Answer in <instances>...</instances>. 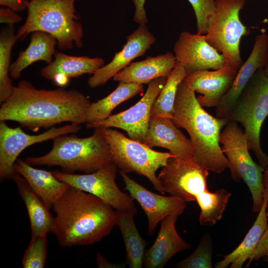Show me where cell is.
Masks as SVG:
<instances>
[{"instance_id": "cell-1", "label": "cell", "mask_w": 268, "mask_h": 268, "mask_svg": "<svg viewBox=\"0 0 268 268\" xmlns=\"http://www.w3.org/2000/svg\"><path fill=\"white\" fill-rule=\"evenodd\" d=\"M89 99L75 89H37L26 80L14 86L1 103L0 121H11L33 131L63 122L86 123Z\"/></svg>"}, {"instance_id": "cell-2", "label": "cell", "mask_w": 268, "mask_h": 268, "mask_svg": "<svg viewBox=\"0 0 268 268\" xmlns=\"http://www.w3.org/2000/svg\"><path fill=\"white\" fill-rule=\"evenodd\" d=\"M51 230L64 247L97 243L116 225V211L97 197L70 187L53 204Z\"/></svg>"}, {"instance_id": "cell-3", "label": "cell", "mask_w": 268, "mask_h": 268, "mask_svg": "<svg viewBox=\"0 0 268 268\" xmlns=\"http://www.w3.org/2000/svg\"><path fill=\"white\" fill-rule=\"evenodd\" d=\"M195 92L183 82L179 85L172 120L177 127L188 133L194 148V161L208 171L219 174L228 167L219 137L229 120L207 113L199 103Z\"/></svg>"}, {"instance_id": "cell-4", "label": "cell", "mask_w": 268, "mask_h": 268, "mask_svg": "<svg viewBox=\"0 0 268 268\" xmlns=\"http://www.w3.org/2000/svg\"><path fill=\"white\" fill-rule=\"evenodd\" d=\"M79 0H32L27 5L24 23L16 33L17 39H24L36 31L55 37L62 50L83 46V28L75 8Z\"/></svg>"}, {"instance_id": "cell-5", "label": "cell", "mask_w": 268, "mask_h": 268, "mask_svg": "<svg viewBox=\"0 0 268 268\" xmlns=\"http://www.w3.org/2000/svg\"><path fill=\"white\" fill-rule=\"evenodd\" d=\"M73 134L56 137L49 152L27 157L24 161L32 166H59L67 172L84 173L94 172L111 163L108 145L99 128L86 137Z\"/></svg>"}, {"instance_id": "cell-6", "label": "cell", "mask_w": 268, "mask_h": 268, "mask_svg": "<svg viewBox=\"0 0 268 268\" xmlns=\"http://www.w3.org/2000/svg\"><path fill=\"white\" fill-rule=\"evenodd\" d=\"M99 129L108 145L111 162L124 173L133 172L146 177L154 189L164 195L165 192L156 172L166 164L169 158L175 156L170 152L154 150L115 129Z\"/></svg>"}, {"instance_id": "cell-7", "label": "cell", "mask_w": 268, "mask_h": 268, "mask_svg": "<svg viewBox=\"0 0 268 268\" xmlns=\"http://www.w3.org/2000/svg\"><path fill=\"white\" fill-rule=\"evenodd\" d=\"M268 116V77L264 69L257 71L241 92L231 114L229 121L242 125L247 135L248 147L259 164H268V155L263 150L260 141L262 125Z\"/></svg>"}, {"instance_id": "cell-8", "label": "cell", "mask_w": 268, "mask_h": 268, "mask_svg": "<svg viewBox=\"0 0 268 268\" xmlns=\"http://www.w3.org/2000/svg\"><path fill=\"white\" fill-rule=\"evenodd\" d=\"M219 142L228 161L231 178L236 182L243 180L252 195L253 211L258 213L264 201L265 168L252 158L247 137L244 131L233 121H229L221 132Z\"/></svg>"}, {"instance_id": "cell-9", "label": "cell", "mask_w": 268, "mask_h": 268, "mask_svg": "<svg viewBox=\"0 0 268 268\" xmlns=\"http://www.w3.org/2000/svg\"><path fill=\"white\" fill-rule=\"evenodd\" d=\"M246 0H216L205 35L207 42L224 57L225 64L238 70L243 64L240 43L250 30L240 20Z\"/></svg>"}, {"instance_id": "cell-10", "label": "cell", "mask_w": 268, "mask_h": 268, "mask_svg": "<svg viewBox=\"0 0 268 268\" xmlns=\"http://www.w3.org/2000/svg\"><path fill=\"white\" fill-rule=\"evenodd\" d=\"M117 167L111 162L90 173L74 174L57 170L53 172L57 179L70 187L97 197L116 210L136 214L137 209L134 199L130 195L123 192L116 184Z\"/></svg>"}, {"instance_id": "cell-11", "label": "cell", "mask_w": 268, "mask_h": 268, "mask_svg": "<svg viewBox=\"0 0 268 268\" xmlns=\"http://www.w3.org/2000/svg\"><path fill=\"white\" fill-rule=\"evenodd\" d=\"M208 171L196 163L193 159L175 156L169 158L157 176L165 193L185 202L196 198L208 191Z\"/></svg>"}, {"instance_id": "cell-12", "label": "cell", "mask_w": 268, "mask_h": 268, "mask_svg": "<svg viewBox=\"0 0 268 268\" xmlns=\"http://www.w3.org/2000/svg\"><path fill=\"white\" fill-rule=\"evenodd\" d=\"M81 129L79 124L70 123L62 127H53L36 135L25 133L20 127L11 128L6 121H0V179H11L15 172L13 165L21 152L35 143L56 137L74 134Z\"/></svg>"}, {"instance_id": "cell-13", "label": "cell", "mask_w": 268, "mask_h": 268, "mask_svg": "<svg viewBox=\"0 0 268 268\" xmlns=\"http://www.w3.org/2000/svg\"><path fill=\"white\" fill-rule=\"evenodd\" d=\"M167 77H159L148 84L145 93L127 110L111 115L106 119L86 124L87 128H116L126 131L129 137L143 142L148 130L153 103L165 85Z\"/></svg>"}, {"instance_id": "cell-14", "label": "cell", "mask_w": 268, "mask_h": 268, "mask_svg": "<svg viewBox=\"0 0 268 268\" xmlns=\"http://www.w3.org/2000/svg\"><path fill=\"white\" fill-rule=\"evenodd\" d=\"M177 62L188 74L202 70H216L225 64L224 56L206 40L204 34L181 32L173 47Z\"/></svg>"}, {"instance_id": "cell-15", "label": "cell", "mask_w": 268, "mask_h": 268, "mask_svg": "<svg viewBox=\"0 0 268 268\" xmlns=\"http://www.w3.org/2000/svg\"><path fill=\"white\" fill-rule=\"evenodd\" d=\"M268 62V35L264 31L255 37L250 56L237 70L230 88L216 107V117L229 121L234 107L244 88L257 71L265 68Z\"/></svg>"}, {"instance_id": "cell-16", "label": "cell", "mask_w": 268, "mask_h": 268, "mask_svg": "<svg viewBox=\"0 0 268 268\" xmlns=\"http://www.w3.org/2000/svg\"><path fill=\"white\" fill-rule=\"evenodd\" d=\"M125 189L135 200L145 212L148 220V233L152 235L157 225L167 216L174 214L181 215L186 207V202L171 196H165L153 193L131 178L121 171Z\"/></svg>"}, {"instance_id": "cell-17", "label": "cell", "mask_w": 268, "mask_h": 268, "mask_svg": "<svg viewBox=\"0 0 268 268\" xmlns=\"http://www.w3.org/2000/svg\"><path fill=\"white\" fill-rule=\"evenodd\" d=\"M155 40V37L149 31L146 24L139 25L134 32L127 37L126 43L120 51L115 54L112 60L89 78L88 85L95 88L106 84L131 64L133 60L144 55Z\"/></svg>"}, {"instance_id": "cell-18", "label": "cell", "mask_w": 268, "mask_h": 268, "mask_svg": "<svg viewBox=\"0 0 268 268\" xmlns=\"http://www.w3.org/2000/svg\"><path fill=\"white\" fill-rule=\"evenodd\" d=\"M237 72V70L225 64L218 69L192 72L182 82L194 91L201 94L197 100L202 107H216L230 88Z\"/></svg>"}, {"instance_id": "cell-19", "label": "cell", "mask_w": 268, "mask_h": 268, "mask_svg": "<svg viewBox=\"0 0 268 268\" xmlns=\"http://www.w3.org/2000/svg\"><path fill=\"white\" fill-rule=\"evenodd\" d=\"M178 216L170 214L160 221L156 239L145 251L143 266L146 268H162L177 253L191 248L192 246L177 233L175 224Z\"/></svg>"}, {"instance_id": "cell-20", "label": "cell", "mask_w": 268, "mask_h": 268, "mask_svg": "<svg viewBox=\"0 0 268 268\" xmlns=\"http://www.w3.org/2000/svg\"><path fill=\"white\" fill-rule=\"evenodd\" d=\"M143 143L152 148H166L177 157L193 159L194 148L190 139L169 118H150Z\"/></svg>"}, {"instance_id": "cell-21", "label": "cell", "mask_w": 268, "mask_h": 268, "mask_svg": "<svg viewBox=\"0 0 268 268\" xmlns=\"http://www.w3.org/2000/svg\"><path fill=\"white\" fill-rule=\"evenodd\" d=\"M176 63L171 52L156 57H148L144 60L132 63L117 73L113 80L119 82L149 83L159 77H167Z\"/></svg>"}, {"instance_id": "cell-22", "label": "cell", "mask_w": 268, "mask_h": 268, "mask_svg": "<svg viewBox=\"0 0 268 268\" xmlns=\"http://www.w3.org/2000/svg\"><path fill=\"white\" fill-rule=\"evenodd\" d=\"M13 169L25 180L49 208L70 187L57 179L53 172L34 168L19 158L15 162Z\"/></svg>"}, {"instance_id": "cell-23", "label": "cell", "mask_w": 268, "mask_h": 268, "mask_svg": "<svg viewBox=\"0 0 268 268\" xmlns=\"http://www.w3.org/2000/svg\"><path fill=\"white\" fill-rule=\"evenodd\" d=\"M268 189L265 188L263 203L253 225L238 246L215 264V268H241L250 259L268 226Z\"/></svg>"}, {"instance_id": "cell-24", "label": "cell", "mask_w": 268, "mask_h": 268, "mask_svg": "<svg viewBox=\"0 0 268 268\" xmlns=\"http://www.w3.org/2000/svg\"><path fill=\"white\" fill-rule=\"evenodd\" d=\"M11 179L25 205L32 236L47 234L51 232L54 217L50 212V208L21 175L15 172Z\"/></svg>"}, {"instance_id": "cell-25", "label": "cell", "mask_w": 268, "mask_h": 268, "mask_svg": "<svg viewBox=\"0 0 268 268\" xmlns=\"http://www.w3.org/2000/svg\"><path fill=\"white\" fill-rule=\"evenodd\" d=\"M57 44L56 38L50 34L40 31L32 32L28 47L19 53L16 61L10 66L11 77L14 79L19 78L22 71L36 62L43 61L48 64L51 63L56 52Z\"/></svg>"}, {"instance_id": "cell-26", "label": "cell", "mask_w": 268, "mask_h": 268, "mask_svg": "<svg viewBox=\"0 0 268 268\" xmlns=\"http://www.w3.org/2000/svg\"><path fill=\"white\" fill-rule=\"evenodd\" d=\"M55 59L41 70V75L46 79L52 80L57 74H63L69 78L84 74H93L104 66L101 58L87 56H73L56 52Z\"/></svg>"}, {"instance_id": "cell-27", "label": "cell", "mask_w": 268, "mask_h": 268, "mask_svg": "<svg viewBox=\"0 0 268 268\" xmlns=\"http://www.w3.org/2000/svg\"><path fill=\"white\" fill-rule=\"evenodd\" d=\"M134 213L116 210V225L123 237L126 262L131 268H142L146 242L139 233L134 223Z\"/></svg>"}, {"instance_id": "cell-28", "label": "cell", "mask_w": 268, "mask_h": 268, "mask_svg": "<svg viewBox=\"0 0 268 268\" xmlns=\"http://www.w3.org/2000/svg\"><path fill=\"white\" fill-rule=\"evenodd\" d=\"M143 91L142 84L119 82L108 95L91 103L87 113L86 124L103 120L111 115L119 104Z\"/></svg>"}, {"instance_id": "cell-29", "label": "cell", "mask_w": 268, "mask_h": 268, "mask_svg": "<svg viewBox=\"0 0 268 268\" xmlns=\"http://www.w3.org/2000/svg\"><path fill=\"white\" fill-rule=\"evenodd\" d=\"M187 75L183 66L177 62L175 67L167 77L165 85L153 103L150 118L172 119L178 86Z\"/></svg>"}, {"instance_id": "cell-30", "label": "cell", "mask_w": 268, "mask_h": 268, "mask_svg": "<svg viewBox=\"0 0 268 268\" xmlns=\"http://www.w3.org/2000/svg\"><path fill=\"white\" fill-rule=\"evenodd\" d=\"M231 195V193L221 188L214 192H204L198 196L196 201L201 210L200 224L212 226L221 219Z\"/></svg>"}, {"instance_id": "cell-31", "label": "cell", "mask_w": 268, "mask_h": 268, "mask_svg": "<svg viewBox=\"0 0 268 268\" xmlns=\"http://www.w3.org/2000/svg\"><path fill=\"white\" fill-rule=\"evenodd\" d=\"M13 26L7 25L0 34V102L11 94L14 86L10 78L11 50L17 40Z\"/></svg>"}, {"instance_id": "cell-32", "label": "cell", "mask_w": 268, "mask_h": 268, "mask_svg": "<svg viewBox=\"0 0 268 268\" xmlns=\"http://www.w3.org/2000/svg\"><path fill=\"white\" fill-rule=\"evenodd\" d=\"M213 249L211 239L205 235L193 253L178 262L175 267L179 268H211Z\"/></svg>"}, {"instance_id": "cell-33", "label": "cell", "mask_w": 268, "mask_h": 268, "mask_svg": "<svg viewBox=\"0 0 268 268\" xmlns=\"http://www.w3.org/2000/svg\"><path fill=\"white\" fill-rule=\"evenodd\" d=\"M47 259V234L32 236L22 259L24 268H43Z\"/></svg>"}, {"instance_id": "cell-34", "label": "cell", "mask_w": 268, "mask_h": 268, "mask_svg": "<svg viewBox=\"0 0 268 268\" xmlns=\"http://www.w3.org/2000/svg\"><path fill=\"white\" fill-rule=\"evenodd\" d=\"M191 4L196 18L197 33L205 34L208 20L214 11L216 0H188Z\"/></svg>"}, {"instance_id": "cell-35", "label": "cell", "mask_w": 268, "mask_h": 268, "mask_svg": "<svg viewBox=\"0 0 268 268\" xmlns=\"http://www.w3.org/2000/svg\"><path fill=\"white\" fill-rule=\"evenodd\" d=\"M267 256H268V226L252 256L249 260L246 266H249L251 263L254 261H258Z\"/></svg>"}, {"instance_id": "cell-36", "label": "cell", "mask_w": 268, "mask_h": 268, "mask_svg": "<svg viewBox=\"0 0 268 268\" xmlns=\"http://www.w3.org/2000/svg\"><path fill=\"white\" fill-rule=\"evenodd\" d=\"M22 19V17L12 9L7 7H0V23H6L7 25L13 26L14 24L19 23Z\"/></svg>"}, {"instance_id": "cell-37", "label": "cell", "mask_w": 268, "mask_h": 268, "mask_svg": "<svg viewBox=\"0 0 268 268\" xmlns=\"http://www.w3.org/2000/svg\"><path fill=\"white\" fill-rule=\"evenodd\" d=\"M145 1L146 0H133L135 7L133 21L139 25L146 24L148 22L144 8Z\"/></svg>"}, {"instance_id": "cell-38", "label": "cell", "mask_w": 268, "mask_h": 268, "mask_svg": "<svg viewBox=\"0 0 268 268\" xmlns=\"http://www.w3.org/2000/svg\"><path fill=\"white\" fill-rule=\"evenodd\" d=\"M31 0H0V4L15 12L20 11L27 9L28 3Z\"/></svg>"}, {"instance_id": "cell-39", "label": "cell", "mask_w": 268, "mask_h": 268, "mask_svg": "<svg viewBox=\"0 0 268 268\" xmlns=\"http://www.w3.org/2000/svg\"><path fill=\"white\" fill-rule=\"evenodd\" d=\"M96 262L99 268H124L127 265L126 261L120 264L109 263L99 253L97 254Z\"/></svg>"}, {"instance_id": "cell-40", "label": "cell", "mask_w": 268, "mask_h": 268, "mask_svg": "<svg viewBox=\"0 0 268 268\" xmlns=\"http://www.w3.org/2000/svg\"><path fill=\"white\" fill-rule=\"evenodd\" d=\"M69 78L64 74H57L53 77L52 80L56 85L62 86L66 85L68 82Z\"/></svg>"}, {"instance_id": "cell-41", "label": "cell", "mask_w": 268, "mask_h": 268, "mask_svg": "<svg viewBox=\"0 0 268 268\" xmlns=\"http://www.w3.org/2000/svg\"><path fill=\"white\" fill-rule=\"evenodd\" d=\"M263 181L265 188L268 189V164L265 168L263 173ZM267 213L268 216V202L267 206Z\"/></svg>"}, {"instance_id": "cell-42", "label": "cell", "mask_w": 268, "mask_h": 268, "mask_svg": "<svg viewBox=\"0 0 268 268\" xmlns=\"http://www.w3.org/2000/svg\"><path fill=\"white\" fill-rule=\"evenodd\" d=\"M264 71H265V72L266 74L268 77V62L267 63V64L265 68H264Z\"/></svg>"}, {"instance_id": "cell-43", "label": "cell", "mask_w": 268, "mask_h": 268, "mask_svg": "<svg viewBox=\"0 0 268 268\" xmlns=\"http://www.w3.org/2000/svg\"><path fill=\"white\" fill-rule=\"evenodd\" d=\"M264 261L268 263V256L264 258Z\"/></svg>"}]
</instances>
